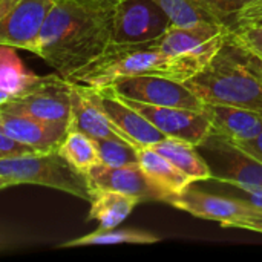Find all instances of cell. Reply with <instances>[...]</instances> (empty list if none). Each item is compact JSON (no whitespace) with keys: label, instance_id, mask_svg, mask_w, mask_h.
<instances>
[{"label":"cell","instance_id":"obj_10","mask_svg":"<svg viewBox=\"0 0 262 262\" xmlns=\"http://www.w3.org/2000/svg\"><path fill=\"white\" fill-rule=\"evenodd\" d=\"M227 35L229 28L226 25L169 28L163 37L155 40V45L170 57L192 58L206 68L221 49Z\"/></svg>","mask_w":262,"mask_h":262},{"label":"cell","instance_id":"obj_34","mask_svg":"<svg viewBox=\"0 0 262 262\" xmlns=\"http://www.w3.org/2000/svg\"><path fill=\"white\" fill-rule=\"evenodd\" d=\"M9 98H11V95L8 92H5V91L0 89V104H3L5 101H8Z\"/></svg>","mask_w":262,"mask_h":262},{"label":"cell","instance_id":"obj_31","mask_svg":"<svg viewBox=\"0 0 262 262\" xmlns=\"http://www.w3.org/2000/svg\"><path fill=\"white\" fill-rule=\"evenodd\" d=\"M238 144L241 149H244L247 154H250L252 157L258 158L259 161H262V132L258 134L255 138L247 140V141H241V143H235Z\"/></svg>","mask_w":262,"mask_h":262},{"label":"cell","instance_id":"obj_2","mask_svg":"<svg viewBox=\"0 0 262 262\" xmlns=\"http://www.w3.org/2000/svg\"><path fill=\"white\" fill-rule=\"evenodd\" d=\"M204 66L186 57H170L147 43H111L97 58L68 78L88 88H109L120 78L135 75H158L180 83L203 71Z\"/></svg>","mask_w":262,"mask_h":262},{"label":"cell","instance_id":"obj_33","mask_svg":"<svg viewBox=\"0 0 262 262\" xmlns=\"http://www.w3.org/2000/svg\"><path fill=\"white\" fill-rule=\"evenodd\" d=\"M18 0H0V18L17 3Z\"/></svg>","mask_w":262,"mask_h":262},{"label":"cell","instance_id":"obj_1","mask_svg":"<svg viewBox=\"0 0 262 262\" xmlns=\"http://www.w3.org/2000/svg\"><path fill=\"white\" fill-rule=\"evenodd\" d=\"M117 0H54L37 55L68 80L111 43Z\"/></svg>","mask_w":262,"mask_h":262},{"label":"cell","instance_id":"obj_24","mask_svg":"<svg viewBox=\"0 0 262 262\" xmlns=\"http://www.w3.org/2000/svg\"><path fill=\"white\" fill-rule=\"evenodd\" d=\"M57 149L77 170L86 175L94 166L100 164L94 140L83 132L68 130Z\"/></svg>","mask_w":262,"mask_h":262},{"label":"cell","instance_id":"obj_30","mask_svg":"<svg viewBox=\"0 0 262 262\" xmlns=\"http://www.w3.org/2000/svg\"><path fill=\"white\" fill-rule=\"evenodd\" d=\"M34 152H40L32 146L18 143L12 138H9L8 135H5L0 130V160L2 158H9V157H18V155H26V154H34Z\"/></svg>","mask_w":262,"mask_h":262},{"label":"cell","instance_id":"obj_35","mask_svg":"<svg viewBox=\"0 0 262 262\" xmlns=\"http://www.w3.org/2000/svg\"><path fill=\"white\" fill-rule=\"evenodd\" d=\"M8 187H12V184H11L9 181H6L5 178H2V177H0V190L8 189Z\"/></svg>","mask_w":262,"mask_h":262},{"label":"cell","instance_id":"obj_25","mask_svg":"<svg viewBox=\"0 0 262 262\" xmlns=\"http://www.w3.org/2000/svg\"><path fill=\"white\" fill-rule=\"evenodd\" d=\"M94 144L97 147L100 164L111 166V167L140 164L138 147L129 143L101 138V140H94Z\"/></svg>","mask_w":262,"mask_h":262},{"label":"cell","instance_id":"obj_28","mask_svg":"<svg viewBox=\"0 0 262 262\" xmlns=\"http://www.w3.org/2000/svg\"><path fill=\"white\" fill-rule=\"evenodd\" d=\"M246 26H262V0H253L246 5L232 20L229 31Z\"/></svg>","mask_w":262,"mask_h":262},{"label":"cell","instance_id":"obj_4","mask_svg":"<svg viewBox=\"0 0 262 262\" xmlns=\"http://www.w3.org/2000/svg\"><path fill=\"white\" fill-rule=\"evenodd\" d=\"M0 177L17 184H37L91 201L92 186L86 173L77 170L58 149L0 160Z\"/></svg>","mask_w":262,"mask_h":262},{"label":"cell","instance_id":"obj_27","mask_svg":"<svg viewBox=\"0 0 262 262\" xmlns=\"http://www.w3.org/2000/svg\"><path fill=\"white\" fill-rule=\"evenodd\" d=\"M201 2L229 28L235 15L253 0H201Z\"/></svg>","mask_w":262,"mask_h":262},{"label":"cell","instance_id":"obj_11","mask_svg":"<svg viewBox=\"0 0 262 262\" xmlns=\"http://www.w3.org/2000/svg\"><path fill=\"white\" fill-rule=\"evenodd\" d=\"M77 84V83H75ZM81 91L86 97L97 104L106 117L140 149V147H150L167 137L158 130L150 121H147L140 112L130 107L121 97H118L111 88H88L81 86Z\"/></svg>","mask_w":262,"mask_h":262},{"label":"cell","instance_id":"obj_16","mask_svg":"<svg viewBox=\"0 0 262 262\" xmlns=\"http://www.w3.org/2000/svg\"><path fill=\"white\" fill-rule=\"evenodd\" d=\"M0 130L9 138L32 146L37 150L57 149L68 129L63 126L48 124L25 114L11 112L0 107Z\"/></svg>","mask_w":262,"mask_h":262},{"label":"cell","instance_id":"obj_17","mask_svg":"<svg viewBox=\"0 0 262 262\" xmlns=\"http://www.w3.org/2000/svg\"><path fill=\"white\" fill-rule=\"evenodd\" d=\"M71 91V123L69 130H78L92 140H118L135 146L107 117L106 114L94 104L81 88L75 83ZM137 147V146H135Z\"/></svg>","mask_w":262,"mask_h":262},{"label":"cell","instance_id":"obj_5","mask_svg":"<svg viewBox=\"0 0 262 262\" xmlns=\"http://www.w3.org/2000/svg\"><path fill=\"white\" fill-rule=\"evenodd\" d=\"M210 167V180L246 189H262V161L233 141L212 134L196 146Z\"/></svg>","mask_w":262,"mask_h":262},{"label":"cell","instance_id":"obj_20","mask_svg":"<svg viewBox=\"0 0 262 262\" xmlns=\"http://www.w3.org/2000/svg\"><path fill=\"white\" fill-rule=\"evenodd\" d=\"M154 150L166 157L173 166H177L192 183L198 181H207L212 177L210 167L203 158V155L196 150V146L175 140V138H166L154 146H150Z\"/></svg>","mask_w":262,"mask_h":262},{"label":"cell","instance_id":"obj_3","mask_svg":"<svg viewBox=\"0 0 262 262\" xmlns=\"http://www.w3.org/2000/svg\"><path fill=\"white\" fill-rule=\"evenodd\" d=\"M204 103H221L262 112V58L230 37L196 75L184 83Z\"/></svg>","mask_w":262,"mask_h":262},{"label":"cell","instance_id":"obj_12","mask_svg":"<svg viewBox=\"0 0 262 262\" xmlns=\"http://www.w3.org/2000/svg\"><path fill=\"white\" fill-rule=\"evenodd\" d=\"M123 100L137 112H140L147 121H150L158 130H161L167 138H175L187 141L193 146H200L212 132L210 121L203 111L155 106L127 98Z\"/></svg>","mask_w":262,"mask_h":262},{"label":"cell","instance_id":"obj_14","mask_svg":"<svg viewBox=\"0 0 262 262\" xmlns=\"http://www.w3.org/2000/svg\"><path fill=\"white\" fill-rule=\"evenodd\" d=\"M88 178L92 187L109 189L121 192L144 201H161L166 203V195L147 178L140 164L111 167L97 164L88 172Z\"/></svg>","mask_w":262,"mask_h":262},{"label":"cell","instance_id":"obj_36","mask_svg":"<svg viewBox=\"0 0 262 262\" xmlns=\"http://www.w3.org/2000/svg\"><path fill=\"white\" fill-rule=\"evenodd\" d=\"M261 58H262V57H261Z\"/></svg>","mask_w":262,"mask_h":262},{"label":"cell","instance_id":"obj_22","mask_svg":"<svg viewBox=\"0 0 262 262\" xmlns=\"http://www.w3.org/2000/svg\"><path fill=\"white\" fill-rule=\"evenodd\" d=\"M155 2L166 12L170 28H190L198 25H226L201 0H155Z\"/></svg>","mask_w":262,"mask_h":262},{"label":"cell","instance_id":"obj_13","mask_svg":"<svg viewBox=\"0 0 262 262\" xmlns=\"http://www.w3.org/2000/svg\"><path fill=\"white\" fill-rule=\"evenodd\" d=\"M54 0H18L0 18V45L37 55L38 38Z\"/></svg>","mask_w":262,"mask_h":262},{"label":"cell","instance_id":"obj_18","mask_svg":"<svg viewBox=\"0 0 262 262\" xmlns=\"http://www.w3.org/2000/svg\"><path fill=\"white\" fill-rule=\"evenodd\" d=\"M91 210L88 220L98 223V229H114L120 226L140 204V200L121 192L92 187Z\"/></svg>","mask_w":262,"mask_h":262},{"label":"cell","instance_id":"obj_23","mask_svg":"<svg viewBox=\"0 0 262 262\" xmlns=\"http://www.w3.org/2000/svg\"><path fill=\"white\" fill-rule=\"evenodd\" d=\"M160 238L154 233L138 229H97L95 232L81 238L61 244V247L80 246H109V244H154Z\"/></svg>","mask_w":262,"mask_h":262},{"label":"cell","instance_id":"obj_9","mask_svg":"<svg viewBox=\"0 0 262 262\" xmlns=\"http://www.w3.org/2000/svg\"><path fill=\"white\" fill-rule=\"evenodd\" d=\"M117 95L155 106L184 107L203 111L204 101L195 95L184 83L158 77V75H135L120 78L109 86Z\"/></svg>","mask_w":262,"mask_h":262},{"label":"cell","instance_id":"obj_19","mask_svg":"<svg viewBox=\"0 0 262 262\" xmlns=\"http://www.w3.org/2000/svg\"><path fill=\"white\" fill-rule=\"evenodd\" d=\"M138 157L140 166L147 178L166 195V203L173 195L183 192L189 184H193L177 166L152 147H140Z\"/></svg>","mask_w":262,"mask_h":262},{"label":"cell","instance_id":"obj_26","mask_svg":"<svg viewBox=\"0 0 262 262\" xmlns=\"http://www.w3.org/2000/svg\"><path fill=\"white\" fill-rule=\"evenodd\" d=\"M230 40L243 49L262 57V26H246L229 31Z\"/></svg>","mask_w":262,"mask_h":262},{"label":"cell","instance_id":"obj_21","mask_svg":"<svg viewBox=\"0 0 262 262\" xmlns=\"http://www.w3.org/2000/svg\"><path fill=\"white\" fill-rule=\"evenodd\" d=\"M43 77L26 69L25 63L15 54V48L0 45V89L11 97L21 95L35 88Z\"/></svg>","mask_w":262,"mask_h":262},{"label":"cell","instance_id":"obj_8","mask_svg":"<svg viewBox=\"0 0 262 262\" xmlns=\"http://www.w3.org/2000/svg\"><path fill=\"white\" fill-rule=\"evenodd\" d=\"M169 28V18L155 0H117L112 43L155 41Z\"/></svg>","mask_w":262,"mask_h":262},{"label":"cell","instance_id":"obj_6","mask_svg":"<svg viewBox=\"0 0 262 262\" xmlns=\"http://www.w3.org/2000/svg\"><path fill=\"white\" fill-rule=\"evenodd\" d=\"M71 81L57 75H46L31 91L11 97L0 107L29 115L48 124L63 126L69 130L71 123Z\"/></svg>","mask_w":262,"mask_h":262},{"label":"cell","instance_id":"obj_29","mask_svg":"<svg viewBox=\"0 0 262 262\" xmlns=\"http://www.w3.org/2000/svg\"><path fill=\"white\" fill-rule=\"evenodd\" d=\"M224 186H227L229 189H221L220 193L243 200L249 206L262 212V189H246V187H238V186H230V184H224Z\"/></svg>","mask_w":262,"mask_h":262},{"label":"cell","instance_id":"obj_15","mask_svg":"<svg viewBox=\"0 0 262 262\" xmlns=\"http://www.w3.org/2000/svg\"><path fill=\"white\" fill-rule=\"evenodd\" d=\"M212 134L221 135L233 143L255 138L262 132V112L221 103H204Z\"/></svg>","mask_w":262,"mask_h":262},{"label":"cell","instance_id":"obj_32","mask_svg":"<svg viewBox=\"0 0 262 262\" xmlns=\"http://www.w3.org/2000/svg\"><path fill=\"white\" fill-rule=\"evenodd\" d=\"M246 230H252V232H258L262 233V212L259 210L246 226Z\"/></svg>","mask_w":262,"mask_h":262},{"label":"cell","instance_id":"obj_7","mask_svg":"<svg viewBox=\"0 0 262 262\" xmlns=\"http://www.w3.org/2000/svg\"><path fill=\"white\" fill-rule=\"evenodd\" d=\"M167 204L187 212L195 218L216 221L223 227L236 229H246L247 223L259 212L243 200L224 193L204 192L195 189L192 184H189L178 195H173L167 201Z\"/></svg>","mask_w":262,"mask_h":262}]
</instances>
